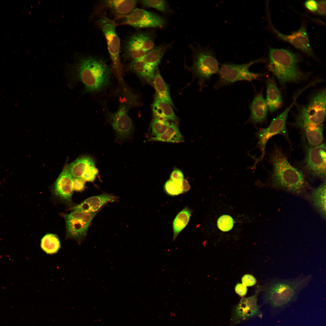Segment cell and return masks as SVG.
Wrapping results in <instances>:
<instances>
[{"label":"cell","mask_w":326,"mask_h":326,"mask_svg":"<svg viewBox=\"0 0 326 326\" xmlns=\"http://www.w3.org/2000/svg\"><path fill=\"white\" fill-rule=\"evenodd\" d=\"M111 69L104 59L93 56L84 57L76 65L72 75L75 82H81L84 91H100L109 83Z\"/></svg>","instance_id":"1"},{"label":"cell","mask_w":326,"mask_h":326,"mask_svg":"<svg viewBox=\"0 0 326 326\" xmlns=\"http://www.w3.org/2000/svg\"><path fill=\"white\" fill-rule=\"evenodd\" d=\"M312 275L301 276L292 279H274L268 281L263 289L265 303L273 309H279L294 302L299 292L305 287Z\"/></svg>","instance_id":"2"},{"label":"cell","mask_w":326,"mask_h":326,"mask_svg":"<svg viewBox=\"0 0 326 326\" xmlns=\"http://www.w3.org/2000/svg\"><path fill=\"white\" fill-rule=\"evenodd\" d=\"M268 58V69L281 85L299 82L307 77L299 66L298 57L292 52L283 49L270 48Z\"/></svg>","instance_id":"3"},{"label":"cell","mask_w":326,"mask_h":326,"mask_svg":"<svg viewBox=\"0 0 326 326\" xmlns=\"http://www.w3.org/2000/svg\"><path fill=\"white\" fill-rule=\"evenodd\" d=\"M270 161L272 179L275 185L293 193L302 191L305 183L302 172L290 164L281 150L276 149L274 150Z\"/></svg>","instance_id":"4"},{"label":"cell","mask_w":326,"mask_h":326,"mask_svg":"<svg viewBox=\"0 0 326 326\" xmlns=\"http://www.w3.org/2000/svg\"><path fill=\"white\" fill-rule=\"evenodd\" d=\"M326 94L325 90L320 91L299 108L296 116V126L305 129L322 124L325 116Z\"/></svg>","instance_id":"5"},{"label":"cell","mask_w":326,"mask_h":326,"mask_svg":"<svg viewBox=\"0 0 326 326\" xmlns=\"http://www.w3.org/2000/svg\"><path fill=\"white\" fill-rule=\"evenodd\" d=\"M260 61V59L251 61L241 64L230 63L222 64L218 73L219 79L214 88L218 89L238 81H251L260 78L264 74L251 72L249 69L252 65Z\"/></svg>","instance_id":"6"},{"label":"cell","mask_w":326,"mask_h":326,"mask_svg":"<svg viewBox=\"0 0 326 326\" xmlns=\"http://www.w3.org/2000/svg\"><path fill=\"white\" fill-rule=\"evenodd\" d=\"M97 24L106 40L113 68L121 78L122 68L120 55V40L116 31V24L114 21L104 14L98 18Z\"/></svg>","instance_id":"7"},{"label":"cell","mask_w":326,"mask_h":326,"mask_svg":"<svg viewBox=\"0 0 326 326\" xmlns=\"http://www.w3.org/2000/svg\"><path fill=\"white\" fill-rule=\"evenodd\" d=\"M193 56L191 70L201 83L209 79L213 75L218 74L219 63L212 51L197 48L194 51Z\"/></svg>","instance_id":"8"},{"label":"cell","mask_w":326,"mask_h":326,"mask_svg":"<svg viewBox=\"0 0 326 326\" xmlns=\"http://www.w3.org/2000/svg\"><path fill=\"white\" fill-rule=\"evenodd\" d=\"M98 211L89 213L74 211L69 214H61L66 222V239H74L81 244L86 237L91 222Z\"/></svg>","instance_id":"9"},{"label":"cell","mask_w":326,"mask_h":326,"mask_svg":"<svg viewBox=\"0 0 326 326\" xmlns=\"http://www.w3.org/2000/svg\"><path fill=\"white\" fill-rule=\"evenodd\" d=\"M133 98L131 97L129 99L123 101L116 112L107 113L109 121L120 141L130 137L133 132V125L128 112L133 104Z\"/></svg>","instance_id":"10"},{"label":"cell","mask_w":326,"mask_h":326,"mask_svg":"<svg viewBox=\"0 0 326 326\" xmlns=\"http://www.w3.org/2000/svg\"><path fill=\"white\" fill-rule=\"evenodd\" d=\"M296 98L291 105L274 119L269 126L266 128L260 129L256 133L258 139L257 146L261 150V155L259 160L261 159L265 153L266 144L269 140L273 136L278 134L287 137L286 121L287 116L291 107L295 103Z\"/></svg>","instance_id":"11"},{"label":"cell","mask_w":326,"mask_h":326,"mask_svg":"<svg viewBox=\"0 0 326 326\" xmlns=\"http://www.w3.org/2000/svg\"><path fill=\"white\" fill-rule=\"evenodd\" d=\"M123 23L139 29L161 27L165 24L164 18L152 12L135 8L129 14L123 16Z\"/></svg>","instance_id":"12"},{"label":"cell","mask_w":326,"mask_h":326,"mask_svg":"<svg viewBox=\"0 0 326 326\" xmlns=\"http://www.w3.org/2000/svg\"><path fill=\"white\" fill-rule=\"evenodd\" d=\"M305 168L312 175L322 178L326 177V145L322 143L308 148L305 159Z\"/></svg>","instance_id":"13"},{"label":"cell","mask_w":326,"mask_h":326,"mask_svg":"<svg viewBox=\"0 0 326 326\" xmlns=\"http://www.w3.org/2000/svg\"><path fill=\"white\" fill-rule=\"evenodd\" d=\"M261 288L250 297L242 298L233 309L231 324L235 325L255 317L260 316L261 312L257 304V296Z\"/></svg>","instance_id":"14"},{"label":"cell","mask_w":326,"mask_h":326,"mask_svg":"<svg viewBox=\"0 0 326 326\" xmlns=\"http://www.w3.org/2000/svg\"><path fill=\"white\" fill-rule=\"evenodd\" d=\"M73 178L66 166L55 182L52 191L56 200L71 208L73 205Z\"/></svg>","instance_id":"15"},{"label":"cell","mask_w":326,"mask_h":326,"mask_svg":"<svg viewBox=\"0 0 326 326\" xmlns=\"http://www.w3.org/2000/svg\"><path fill=\"white\" fill-rule=\"evenodd\" d=\"M270 22L272 31L278 37L309 56L314 57L305 27L302 26L297 30L289 35H286L279 32L273 26L270 21Z\"/></svg>","instance_id":"16"},{"label":"cell","mask_w":326,"mask_h":326,"mask_svg":"<svg viewBox=\"0 0 326 326\" xmlns=\"http://www.w3.org/2000/svg\"><path fill=\"white\" fill-rule=\"evenodd\" d=\"M115 199L114 196L111 194L103 193L86 199L80 204L72 207L71 210L72 211L94 213L99 211L104 205L108 202L114 201Z\"/></svg>","instance_id":"17"},{"label":"cell","mask_w":326,"mask_h":326,"mask_svg":"<svg viewBox=\"0 0 326 326\" xmlns=\"http://www.w3.org/2000/svg\"><path fill=\"white\" fill-rule=\"evenodd\" d=\"M249 108L251 114L248 122L256 125L261 123L265 120L268 109L262 93L254 97L250 104Z\"/></svg>","instance_id":"18"},{"label":"cell","mask_w":326,"mask_h":326,"mask_svg":"<svg viewBox=\"0 0 326 326\" xmlns=\"http://www.w3.org/2000/svg\"><path fill=\"white\" fill-rule=\"evenodd\" d=\"M138 1L136 0H105L101 1L103 6L119 17L125 16L134 9Z\"/></svg>","instance_id":"19"},{"label":"cell","mask_w":326,"mask_h":326,"mask_svg":"<svg viewBox=\"0 0 326 326\" xmlns=\"http://www.w3.org/2000/svg\"><path fill=\"white\" fill-rule=\"evenodd\" d=\"M127 68L143 81L152 85L156 68L150 66L139 59L130 61Z\"/></svg>","instance_id":"20"},{"label":"cell","mask_w":326,"mask_h":326,"mask_svg":"<svg viewBox=\"0 0 326 326\" xmlns=\"http://www.w3.org/2000/svg\"><path fill=\"white\" fill-rule=\"evenodd\" d=\"M146 53L142 48L136 34L130 37L126 41L124 47L123 57L131 61L141 57Z\"/></svg>","instance_id":"21"},{"label":"cell","mask_w":326,"mask_h":326,"mask_svg":"<svg viewBox=\"0 0 326 326\" xmlns=\"http://www.w3.org/2000/svg\"><path fill=\"white\" fill-rule=\"evenodd\" d=\"M268 109L273 112L281 106L282 99L281 92L271 80L268 79L267 82L266 98L265 99Z\"/></svg>","instance_id":"22"},{"label":"cell","mask_w":326,"mask_h":326,"mask_svg":"<svg viewBox=\"0 0 326 326\" xmlns=\"http://www.w3.org/2000/svg\"><path fill=\"white\" fill-rule=\"evenodd\" d=\"M172 106L156 96L152 105V110L154 117L165 119L168 120L176 121L178 118L175 115Z\"/></svg>","instance_id":"23"},{"label":"cell","mask_w":326,"mask_h":326,"mask_svg":"<svg viewBox=\"0 0 326 326\" xmlns=\"http://www.w3.org/2000/svg\"><path fill=\"white\" fill-rule=\"evenodd\" d=\"M152 85L156 91V95L159 98L174 106L171 98L168 85L161 76L158 69H156Z\"/></svg>","instance_id":"24"},{"label":"cell","mask_w":326,"mask_h":326,"mask_svg":"<svg viewBox=\"0 0 326 326\" xmlns=\"http://www.w3.org/2000/svg\"><path fill=\"white\" fill-rule=\"evenodd\" d=\"M94 164L91 157L84 156L78 158L66 166L73 178H80L88 166Z\"/></svg>","instance_id":"25"},{"label":"cell","mask_w":326,"mask_h":326,"mask_svg":"<svg viewBox=\"0 0 326 326\" xmlns=\"http://www.w3.org/2000/svg\"><path fill=\"white\" fill-rule=\"evenodd\" d=\"M149 140L179 143L183 142L184 139L177 126L175 124H172L170 125L166 131L162 135L157 137H153Z\"/></svg>","instance_id":"26"},{"label":"cell","mask_w":326,"mask_h":326,"mask_svg":"<svg viewBox=\"0 0 326 326\" xmlns=\"http://www.w3.org/2000/svg\"><path fill=\"white\" fill-rule=\"evenodd\" d=\"M40 245L42 249L49 254L57 253L61 247L58 236L56 234L51 233H47L42 237Z\"/></svg>","instance_id":"27"},{"label":"cell","mask_w":326,"mask_h":326,"mask_svg":"<svg viewBox=\"0 0 326 326\" xmlns=\"http://www.w3.org/2000/svg\"><path fill=\"white\" fill-rule=\"evenodd\" d=\"M315 207L321 216L326 218V182L315 189L312 195Z\"/></svg>","instance_id":"28"},{"label":"cell","mask_w":326,"mask_h":326,"mask_svg":"<svg viewBox=\"0 0 326 326\" xmlns=\"http://www.w3.org/2000/svg\"><path fill=\"white\" fill-rule=\"evenodd\" d=\"M167 49L166 46L161 45L153 48L138 59L156 68Z\"/></svg>","instance_id":"29"},{"label":"cell","mask_w":326,"mask_h":326,"mask_svg":"<svg viewBox=\"0 0 326 326\" xmlns=\"http://www.w3.org/2000/svg\"><path fill=\"white\" fill-rule=\"evenodd\" d=\"M191 214L190 210L185 208L181 211L175 218L173 224V236L174 240L180 232L187 224Z\"/></svg>","instance_id":"30"},{"label":"cell","mask_w":326,"mask_h":326,"mask_svg":"<svg viewBox=\"0 0 326 326\" xmlns=\"http://www.w3.org/2000/svg\"><path fill=\"white\" fill-rule=\"evenodd\" d=\"M304 130L307 141L310 146L314 147L321 144L323 140V126L322 124Z\"/></svg>","instance_id":"31"},{"label":"cell","mask_w":326,"mask_h":326,"mask_svg":"<svg viewBox=\"0 0 326 326\" xmlns=\"http://www.w3.org/2000/svg\"><path fill=\"white\" fill-rule=\"evenodd\" d=\"M170 125L167 120L154 117L151 124L152 135L154 137L160 136L166 131Z\"/></svg>","instance_id":"32"},{"label":"cell","mask_w":326,"mask_h":326,"mask_svg":"<svg viewBox=\"0 0 326 326\" xmlns=\"http://www.w3.org/2000/svg\"><path fill=\"white\" fill-rule=\"evenodd\" d=\"M145 7L154 8L162 12H166L169 11L168 3L164 0H142L139 1Z\"/></svg>","instance_id":"33"},{"label":"cell","mask_w":326,"mask_h":326,"mask_svg":"<svg viewBox=\"0 0 326 326\" xmlns=\"http://www.w3.org/2000/svg\"><path fill=\"white\" fill-rule=\"evenodd\" d=\"M182 181H174L171 180L167 181L164 184L165 190L168 194L171 196L177 195L181 193L183 191Z\"/></svg>","instance_id":"34"},{"label":"cell","mask_w":326,"mask_h":326,"mask_svg":"<svg viewBox=\"0 0 326 326\" xmlns=\"http://www.w3.org/2000/svg\"><path fill=\"white\" fill-rule=\"evenodd\" d=\"M136 34L139 42L145 51L147 52L154 48V42L150 34L145 32Z\"/></svg>","instance_id":"35"},{"label":"cell","mask_w":326,"mask_h":326,"mask_svg":"<svg viewBox=\"0 0 326 326\" xmlns=\"http://www.w3.org/2000/svg\"><path fill=\"white\" fill-rule=\"evenodd\" d=\"M218 228L223 232L231 230L233 226V220L232 218L228 215H223L218 219L217 221Z\"/></svg>","instance_id":"36"},{"label":"cell","mask_w":326,"mask_h":326,"mask_svg":"<svg viewBox=\"0 0 326 326\" xmlns=\"http://www.w3.org/2000/svg\"><path fill=\"white\" fill-rule=\"evenodd\" d=\"M98 172L95 164L90 165L86 167L81 177L85 181L92 182L94 181Z\"/></svg>","instance_id":"37"},{"label":"cell","mask_w":326,"mask_h":326,"mask_svg":"<svg viewBox=\"0 0 326 326\" xmlns=\"http://www.w3.org/2000/svg\"><path fill=\"white\" fill-rule=\"evenodd\" d=\"M85 181L82 177L73 178V191L81 192L84 190Z\"/></svg>","instance_id":"38"},{"label":"cell","mask_w":326,"mask_h":326,"mask_svg":"<svg viewBox=\"0 0 326 326\" xmlns=\"http://www.w3.org/2000/svg\"><path fill=\"white\" fill-rule=\"evenodd\" d=\"M242 283L246 286H251L255 285L257 283L255 278L250 274L244 275L241 278Z\"/></svg>","instance_id":"39"},{"label":"cell","mask_w":326,"mask_h":326,"mask_svg":"<svg viewBox=\"0 0 326 326\" xmlns=\"http://www.w3.org/2000/svg\"><path fill=\"white\" fill-rule=\"evenodd\" d=\"M235 292L239 296L243 297L246 294L247 292V286L242 283H237L235 286Z\"/></svg>","instance_id":"40"},{"label":"cell","mask_w":326,"mask_h":326,"mask_svg":"<svg viewBox=\"0 0 326 326\" xmlns=\"http://www.w3.org/2000/svg\"><path fill=\"white\" fill-rule=\"evenodd\" d=\"M170 178V180L174 181H182L184 179V175L180 170L176 168L172 172Z\"/></svg>","instance_id":"41"},{"label":"cell","mask_w":326,"mask_h":326,"mask_svg":"<svg viewBox=\"0 0 326 326\" xmlns=\"http://www.w3.org/2000/svg\"><path fill=\"white\" fill-rule=\"evenodd\" d=\"M305 6L306 8L312 12L316 11L317 9L318 2L313 0H308L306 1Z\"/></svg>","instance_id":"42"},{"label":"cell","mask_w":326,"mask_h":326,"mask_svg":"<svg viewBox=\"0 0 326 326\" xmlns=\"http://www.w3.org/2000/svg\"><path fill=\"white\" fill-rule=\"evenodd\" d=\"M326 0H321L318 2L317 9L316 11L318 14L324 16L326 12Z\"/></svg>","instance_id":"43"},{"label":"cell","mask_w":326,"mask_h":326,"mask_svg":"<svg viewBox=\"0 0 326 326\" xmlns=\"http://www.w3.org/2000/svg\"><path fill=\"white\" fill-rule=\"evenodd\" d=\"M182 184L183 191L186 192L190 190V186L186 180L184 179L182 181Z\"/></svg>","instance_id":"44"},{"label":"cell","mask_w":326,"mask_h":326,"mask_svg":"<svg viewBox=\"0 0 326 326\" xmlns=\"http://www.w3.org/2000/svg\"><path fill=\"white\" fill-rule=\"evenodd\" d=\"M170 316L171 317H174L176 316L175 314L173 312H171L170 313Z\"/></svg>","instance_id":"45"}]
</instances>
